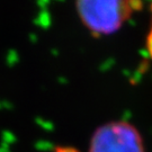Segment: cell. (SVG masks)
<instances>
[{
    "mask_svg": "<svg viewBox=\"0 0 152 152\" xmlns=\"http://www.w3.org/2000/svg\"><path fill=\"white\" fill-rule=\"evenodd\" d=\"M81 22L96 35L116 32L131 16V0H77Z\"/></svg>",
    "mask_w": 152,
    "mask_h": 152,
    "instance_id": "obj_1",
    "label": "cell"
},
{
    "mask_svg": "<svg viewBox=\"0 0 152 152\" xmlns=\"http://www.w3.org/2000/svg\"><path fill=\"white\" fill-rule=\"evenodd\" d=\"M89 152H144V148L141 135L133 125L112 122L95 132Z\"/></svg>",
    "mask_w": 152,
    "mask_h": 152,
    "instance_id": "obj_2",
    "label": "cell"
},
{
    "mask_svg": "<svg viewBox=\"0 0 152 152\" xmlns=\"http://www.w3.org/2000/svg\"><path fill=\"white\" fill-rule=\"evenodd\" d=\"M148 50H149V53L152 58V29L149 34V37H148Z\"/></svg>",
    "mask_w": 152,
    "mask_h": 152,
    "instance_id": "obj_5",
    "label": "cell"
},
{
    "mask_svg": "<svg viewBox=\"0 0 152 152\" xmlns=\"http://www.w3.org/2000/svg\"><path fill=\"white\" fill-rule=\"evenodd\" d=\"M151 9H152V6H151Z\"/></svg>",
    "mask_w": 152,
    "mask_h": 152,
    "instance_id": "obj_6",
    "label": "cell"
},
{
    "mask_svg": "<svg viewBox=\"0 0 152 152\" xmlns=\"http://www.w3.org/2000/svg\"><path fill=\"white\" fill-rule=\"evenodd\" d=\"M55 152H78L75 149V148H70V147H59L56 148Z\"/></svg>",
    "mask_w": 152,
    "mask_h": 152,
    "instance_id": "obj_4",
    "label": "cell"
},
{
    "mask_svg": "<svg viewBox=\"0 0 152 152\" xmlns=\"http://www.w3.org/2000/svg\"><path fill=\"white\" fill-rule=\"evenodd\" d=\"M131 8L132 10H140L142 8L141 0H131Z\"/></svg>",
    "mask_w": 152,
    "mask_h": 152,
    "instance_id": "obj_3",
    "label": "cell"
}]
</instances>
